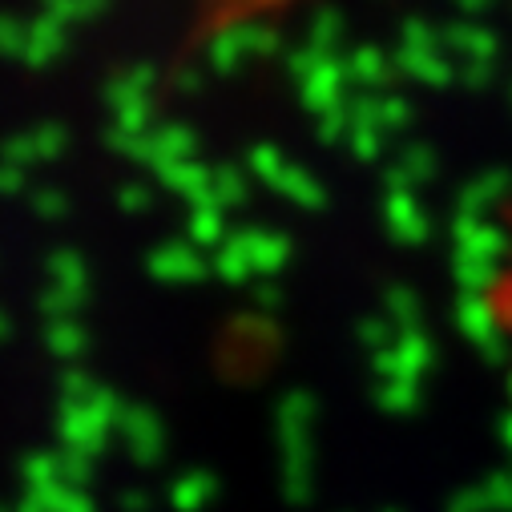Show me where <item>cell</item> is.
I'll use <instances>...</instances> for the list:
<instances>
[{
	"instance_id": "1",
	"label": "cell",
	"mask_w": 512,
	"mask_h": 512,
	"mask_svg": "<svg viewBox=\"0 0 512 512\" xmlns=\"http://www.w3.org/2000/svg\"><path fill=\"white\" fill-rule=\"evenodd\" d=\"M279 49V33L263 21H234V25H222L210 45H206V61L218 77H234L242 73L246 61L254 57H271Z\"/></svg>"
},
{
	"instance_id": "2",
	"label": "cell",
	"mask_w": 512,
	"mask_h": 512,
	"mask_svg": "<svg viewBox=\"0 0 512 512\" xmlns=\"http://www.w3.org/2000/svg\"><path fill=\"white\" fill-rule=\"evenodd\" d=\"M146 271L158 279V283H202L206 279V259L202 250L190 242V238H170V242H158L146 259Z\"/></svg>"
},
{
	"instance_id": "3",
	"label": "cell",
	"mask_w": 512,
	"mask_h": 512,
	"mask_svg": "<svg viewBox=\"0 0 512 512\" xmlns=\"http://www.w3.org/2000/svg\"><path fill=\"white\" fill-rule=\"evenodd\" d=\"M69 53V25H61L57 17L41 13L29 21V45H25V65L29 69H49L53 61H61Z\"/></svg>"
},
{
	"instance_id": "4",
	"label": "cell",
	"mask_w": 512,
	"mask_h": 512,
	"mask_svg": "<svg viewBox=\"0 0 512 512\" xmlns=\"http://www.w3.org/2000/svg\"><path fill=\"white\" fill-rule=\"evenodd\" d=\"M158 182H162L170 194L186 198L190 206H206V202H214V170L202 166L198 158L162 166V170H158Z\"/></svg>"
},
{
	"instance_id": "5",
	"label": "cell",
	"mask_w": 512,
	"mask_h": 512,
	"mask_svg": "<svg viewBox=\"0 0 512 512\" xmlns=\"http://www.w3.org/2000/svg\"><path fill=\"white\" fill-rule=\"evenodd\" d=\"M154 89H158V69H154L150 61H138V65H125L121 73H113V77L105 81L101 97H105V105H109V113H113V109L130 105V101H150Z\"/></svg>"
},
{
	"instance_id": "6",
	"label": "cell",
	"mask_w": 512,
	"mask_h": 512,
	"mask_svg": "<svg viewBox=\"0 0 512 512\" xmlns=\"http://www.w3.org/2000/svg\"><path fill=\"white\" fill-rule=\"evenodd\" d=\"M238 234V242H242V250H246V259H250V267H254V275H271V271H279L283 263H287V238L283 234H271V230H254V226H246V230H234Z\"/></svg>"
},
{
	"instance_id": "7",
	"label": "cell",
	"mask_w": 512,
	"mask_h": 512,
	"mask_svg": "<svg viewBox=\"0 0 512 512\" xmlns=\"http://www.w3.org/2000/svg\"><path fill=\"white\" fill-rule=\"evenodd\" d=\"M45 271H49L53 287L73 291V295H89V267H85V254H81V250L57 246L49 259H45Z\"/></svg>"
},
{
	"instance_id": "8",
	"label": "cell",
	"mask_w": 512,
	"mask_h": 512,
	"mask_svg": "<svg viewBox=\"0 0 512 512\" xmlns=\"http://www.w3.org/2000/svg\"><path fill=\"white\" fill-rule=\"evenodd\" d=\"M154 142H158L162 166L190 162V158H198V146H202L198 130H194V125H186V121H162V125H154Z\"/></svg>"
},
{
	"instance_id": "9",
	"label": "cell",
	"mask_w": 512,
	"mask_h": 512,
	"mask_svg": "<svg viewBox=\"0 0 512 512\" xmlns=\"http://www.w3.org/2000/svg\"><path fill=\"white\" fill-rule=\"evenodd\" d=\"M186 238L202 250V246H222L230 238V226H226V210L218 202H206V206H190V218H186Z\"/></svg>"
},
{
	"instance_id": "10",
	"label": "cell",
	"mask_w": 512,
	"mask_h": 512,
	"mask_svg": "<svg viewBox=\"0 0 512 512\" xmlns=\"http://www.w3.org/2000/svg\"><path fill=\"white\" fill-rule=\"evenodd\" d=\"M488 315H492V323L512 339V250H508L504 267H500L496 279H492V291H488Z\"/></svg>"
},
{
	"instance_id": "11",
	"label": "cell",
	"mask_w": 512,
	"mask_h": 512,
	"mask_svg": "<svg viewBox=\"0 0 512 512\" xmlns=\"http://www.w3.org/2000/svg\"><path fill=\"white\" fill-rule=\"evenodd\" d=\"M214 275H218L222 283H246V279L254 275V267H250V259H246V250H242V242H238L234 230H230V238L214 250Z\"/></svg>"
},
{
	"instance_id": "12",
	"label": "cell",
	"mask_w": 512,
	"mask_h": 512,
	"mask_svg": "<svg viewBox=\"0 0 512 512\" xmlns=\"http://www.w3.org/2000/svg\"><path fill=\"white\" fill-rule=\"evenodd\" d=\"M246 198H250L246 174L238 166H214V202L222 210H238V206H246Z\"/></svg>"
},
{
	"instance_id": "13",
	"label": "cell",
	"mask_w": 512,
	"mask_h": 512,
	"mask_svg": "<svg viewBox=\"0 0 512 512\" xmlns=\"http://www.w3.org/2000/svg\"><path fill=\"white\" fill-rule=\"evenodd\" d=\"M33 138H37L41 162H57V158H65L69 146H73L69 125H61V121H37V125H33Z\"/></svg>"
},
{
	"instance_id": "14",
	"label": "cell",
	"mask_w": 512,
	"mask_h": 512,
	"mask_svg": "<svg viewBox=\"0 0 512 512\" xmlns=\"http://www.w3.org/2000/svg\"><path fill=\"white\" fill-rule=\"evenodd\" d=\"M45 339H49V351L61 355V359H73V355L85 351V327L73 323V319H53Z\"/></svg>"
},
{
	"instance_id": "15",
	"label": "cell",
	"mask_w": 512,
	"mask_h": 512,
	"mask_svg": "<svg viewBox=\"0 0 512 512\" xmlns=\"http://www.w3.org/2000/svg\"><path fill=\"white\" fill-rule=\"evenodd\" d=\"M109 0H41V13L57 17L61 25H73V21H93L101 17V9Z\"/></svg>"
},
{
	"instance_id": "16",
	"label": "cell",
	"mask_w": 512,
	"mask_h": 512,
	"mask_svg": "<svg viewBox=\"0 0 512 512\" xmlns=\"http://www.w3.org/2000/svg\"><path fill=\"white\" fill-rule=\"evenodd\" d=\"M29 206H33V214H37L41 222H61V218H69V210H73L69 194L57 190V186H37V190L29 194Z\"/></svg>"
},
{
	"instance_id": "17",
	"label": "cell",
	"mask_w": 512,
	"mask_h": 512,
	"mask_svg": "<svg viewBox=\"0 0 512 512\" xmlns=\"http://www.w3.org/2000/svg\"><path fill=\"white\" fill-rule=\"evenodd\" d=\"M0 162H5V166H17V170L37 166V162H41V154H37V138H33V130L13 134V138L0 142Z\"/></svg>"
},
{
	"instance_id": "18",
	"label": "cell",
	"mask_w": 512,
	"mask_h": 512,
	"mask_svg": "<svg viewBox=\"0 0 512 512\" xmlns=\"http://www.w3.org/2000/svg\"><path fill=\"white\" fill-rule=\"evenodd\" d=\"M113 125H117V130H125V134H150L154 130V97L113 109Z\"/></svg>"
},
{
	"instance_id": "19",
	"label": "cell",
	"mask_w": 512,
	"mask_h": 512,
	"mask_svg": "<svg viewBox=\"0 0 512 512\" xmlns=\"http://www.w3.org/2000/svg\"><path fill=\"white\" fill-rule=\"evenodd\" d=\"M85 299H89V295H73V291L49 287V291L41 295V311H45V315H53V319H73V315L85 307Z\"/></svg>"
},
{
	"instance_id": "20",
	"label": "cell",
	"mask_w": 512,
	"mask_h": 512,
	"mask_svg": "<svg viewBox=\"0 0 512 512\" xmlns=\"http://www.w3.org/2000/svg\"><path fill=\"white\" fill-rule=\"evenodd\" d=\"M25 45H29V25L0 13V57H25Z\"/></svg>"
},
{
	"instance_id": "21",
	"label": "cell",
	"mask_w": 512,
	"mask_h": 512,
	"mask_svg": "<svg viewBox=\"0 0 512 512\" xmlns=\"http://www.w3.org/2000/svg\"><path fill=\"white\" fill-rule=\"evenodd\" d=\"M117 210L121 214H146V210H154V190L146 186V182H125L121 190H117Z\"/></svg>"
},
{
	"instance_id": "22",
	"label": "cell",
	"mask_w": 512,
	"mask_h": 512,
	"mask_svg": "<svg viewBox=\"0 0 512 512\" xmlns=\"http://www.w3.org/2000/svg\"><path fill=\"white\" fill-rule=\"evenodd\" d=\"M275 186L283 190V194H291V198H299V202H307V206H315L319 202V190L307 182V174H299V170H283L279 178H275Z\"/></svg>"
},
{
	"instance_id": "23",
	"label": "cell",
	"mask_w": 512,
	"mask_h": 512,
	"mask_svg": "<svg viewBox=\"0 0 512 512\" xmlns=\"http://www.w3.org/2000/svg\"><path fill=\"white\" fill-rule=\"evenodd\" d=\"M250 170H254V174H263V178H271V182H275V178L283 174L279 150H275V146H267V142H259V146H254V150H250Z\"/></svg>"
},
{
	"instance_id": "24",
	"label": "cell",
	"mask_w": 512,
	"mask_h": 512,
	"mask_svg": "<svg viewBox=\"0 0 512 512\" xmlns=\"http://www.w3.org/2000/svg\"><path fill=\"white\" fill-rule=\"evenodd\" d=\"M174 89H178L182 97H198V93L206 89V73H202L198 65H182V69L174 73Z\"/></svg>"
},
{
	"instance_id": "25",
	"label": "cell",
	"mask_w": 512,
	"mask_h": 512,
	"mask_svg": "<svg viewBox=\"0 0 512 512\" xmlns=\"http://www.w3.org/2000/svg\"><path fill=\"white\" fill-rule=\"evenodd\" d=\"M25 190V170L0 162V194H21Z\"/></svg>"
},
{
	"instance_id": "26",
	"label": "cell",
	"mask_w": 512,
	"mask_h": 512,
	"mask_svg": "<svg viewBox=\"0 0 512 512\" xmlns=\"http://www.w3.org/2000/svg\"><path fill=\"white\" fill-rule=\"evenodd\" d=\"M254 299H259V307H267V311H271V307L279 303V295H275V287H259V291H254Z\"/></svg>"
},
{
	"instance_id": "27",
	"label": "cell",
	"mask_w": 512,
	"mask_h": 512,
	"mask_svg": "<svg viewBox=\"0 0 512 512\" xmlns=\"http://www.w3.org/2000/svg\"><path fill=\"white\" fill-rule=\"evenodd\" d=\"M9 335V319H0V339H5Z\"/></svg>"
}]
</instances>
